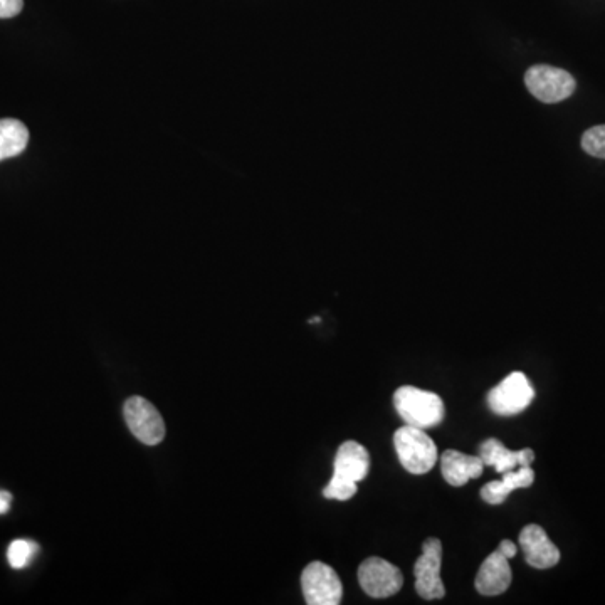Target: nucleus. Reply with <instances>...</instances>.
I'll return each instance as SVG.
<instances>
[{
	"label": "nucleus",
	"mask_w": 605,
	"mask_h": 605,
	"mask_svg": "<svg viewBox=\"0 0 605 605\" xmlns=\"http://www.w3.org/2000/svg\"><path fill=\"white\" fill-rule=\"evenodd\" d=\"M442 543L437 538H427L422 545V555L414 565L416 592L422 599H442L446 587L441 579Z\"/></svg>",
	"instance_id": "nucleus-8"
},
{
	"label": "nucleus",
	"mask_w": 605,
	"mask_h": 605,
	"mask_svg": "<svg viewBox=\"0 0 605 605\" xmlns=\"http://www.w3.org/2000/svg\"><path fill=\"white\" fill-rule=\"evenodd\" d=\"M535 399L530 380L523 372H513L488 392V406L498 416H516Z\"/></svg>",
	"instance_id": "nucleus-4"
},
{
	"label": "nucleus",
	"mask_w": 605,
	"mask_h": 605,
	"mask_svg": "<svg viewBox=\"0 0 605 605\" xmlns=\"http://www.w3.org/2000/svg\"><path fill=\"white\" fill-rule=\"evenodd\" d=\"M394 407L407 426L431 429L444 421L446 411L439 395L427 390L404 385L395 390Z\"/></svg>",
	"instance_id": "nucleus-1"
},
{
	"label": "nucleus",
	"mask_w": 605,
	"mask_h": 605,
	"mask_svg": "<svg viewBox=\"0 0 605 605\" xmlns=\"http://www.w3.org/2000/svg\"><path fill=\"white\" fill-rule=\"evenodd\" d=\"M582 148L592 157L605 160V125L589 128L582 137Z\"/></svg>",
	"instance_id": "nucleus-17"
},
{
	"label": "nucleus",
	"mask_w": 605,
	"mask_h": 605,
	"mask_svg": "<svg viewBox=\"0 0 605 605\" xmlns=\"http://www.w3.org/2000/svg\"><path fill=\"white\" fill-rule=\"evenodd\" d=\"M498 552L503 553V555L510 560V558H513L516 555V545L515 543L510 542V540H503V542L500 543Z\"/></svg>",
	"instance_id": "nucleus-20"
},
{
	"label": "nucleus",
	"mask_w": 605,
	"mask_h": 605,
	"mask_svg": "<svg viewBox=\"0 0 605 605\" xmlns=\"http://www.w3.org/2000/svg\"><path fill=\"white\" fill-rule=\"evenodd\" d=\"M37 550H39L37 543L29 540H14L7 550V558L12 569H26L32 558L36 557Z\"/></svg>",
	"instance_id": "nucleus-16"
},
{
	"label": "nucleus",
	"mask_w": 605,
	"mask_h": 605,
	"mask_svg": "<svg viewBox=\"0 0 605 605\" xmlns=\"http://www.w3.org/2000/svg\"><path fill=\"white\" fill-rule=\"evenodd\" d=\"M520 547L533 569H552L560 562V550L538 525H528L520 533Z\"/></svg>",
	"instance_id": "nucleus-9"
},
{
	"label": "nucleus",
	"mask_w": 605,
	"mask_h": 605,
	"mask_svg": "<svg viewBox=\"0 0 605 605\" xmlns=\"http://www.w3.org/2000/svg\"><path fill=\"white\" fill-rule=\"evenodd\" d=\"M301 589L306 604L338 605L342 602V582L337 572L327 563H310L301 574Z\"/></svg>",
	"instance_id": "nucleus-5"
},
{
	"label": "nucleus",
	"mask_w": 605,
	"mask_h": 605,
	"mask_svg": "<svg viewBox=\"0 0 605 605\" xmlns=\"http://www.w3.org/2000/svg\"><path fill=\"white\" fill-rule=\"evenodd\" d=\"M395 453L406 471L411 474H426L437 463L436 442L427 436L424 429L402 426L394 434Z\"/></svg>",
	"instance_id": "nucleus-2"
},
{
	"label": "nucleus",
	"mask_w": 605,
	"mask_h": 605,
	"mask_svg": "<svg viewBox=\"0 0 605 605\" xmlns=\"http://www.w3.org/2000/svg\"><path fill=\"white\" fill-rule=\"evenodd\" d=\"M479 458L483 459L484 466H493L496 473L513 471L516 466L527 468L535 461L533 449H521V451H510L500 439L491 437L479 446Z\"/></svg>",
	"instance_id": "nucleus-12"
},
{
	"label": "nucleus",
	"mask_w": 605,
	"mask_h": 605,
	"mask_svg": "<svg viewBox=\"0 0 605 605\" xmlns=\"http://www.w3.org/2000/svg\"><path fill=\"white\" fill-rule=\"evenodd\" d=\"M29 143V130L19 120H0V162L6 158L17 157L26 150Z\"/></svg>",
	"instance_id": "nucleus-15"
},
{
	"label": "nucleus",
	"mask_w": 605,
	"mask_h": 605,
	"mask_svg": "<svg viewBox=\"0 0 605 605\" xmlns=\"http://www.w3.org/2000/svg\"><path fill=\"white\" fill-rule=\"evenodd\" d=\"M511 580H513V574H511L508 558L496 550L495 553H491L490 557L484 558L474 584H476L479 594L493 597V595L506 592L511 585Z\"/></svg>",
	"instance_id": "nucleus-11"
},
{
	"label": "nucleus",
	"mask_w": 605,
	"mask_h": 605,
	"mask_svg": "<svg viewBox=\"0 0 605 605\" xmlns=\"http://www.w3.org/2000/svg\"><path fill=\"white\" fill-rule=\"evenodd\" d=\"M357 493V484L340 483L332 479L330 483L323 488V496L327 500L347 501L353 498Z\"/></svg>",
	"instance_id": "nucleus-18"
},
{
	"label": "nucleus",
	"mask_w": 605,
	"mask_h": 605,
	"mask_svg": "<svg viewBox=\"0 0 605 605\" xmlns=\"http://www.w3.org/2000/svg\"><path fill=\"white\" fill-rule=\"evenodd\" d=\"M533 481H535V471H533L532 466L520 468L516 473L515 471H506V473H503L501 481H491V483L484 484L483 490H481V498L488 505H501L511 495V491L518 490V488H530Z\"/></svg>",
	"instance_id": "nucleus-14"
},
{
	"label": "nucleus",
	"mask_w": 605,
	"mask_h": 605,
	"mask_svg": "<svg viewBox=\"0 0 605 605\" xmlns=\"http://www.w3.org/2000/svg\"><path fill=\"white\" fill-rule=\"evenodd\" d=\"M358 582L365 594L374 599H387L404 585V575L384 558L370 557L358 567Z\"/></svg>",
	"instance_id": "nucleus-7"
},
{
	"label": "nucleus",
	"mask_w": 605,
	"mask_h": 605,
	"mask_svg": "<svg viewBox=\"0 0 605 605\" xmlns=\"http://www.w3.org/2000/svg\"><path fill=\"white\" fill-rule=\"evenodd\" d=\"M24 7V0H0V19L16 17Z\"/></svg>",
	"instance_id": "nucleus-19"
},
{
	"label": "nucleus",
	"mask_w": 605,
	"mask_h": 605,
	"mask_svg": "<svg viewBox=\"0 0 605 605\" xmlns=\"http://www.w3.org/2000/svg\"><path fill=\"white\" fill-rule=\"evenodd\" d=\"M483 471V459L479 456H468L454 449H448L442 454L441 473L451 486H464L471 479H478Z\"/></svg>",
	"instance_id": "nucleus-13"
},
{
	"label": "nucleus",
	"mask_w": 605,
	"mask_h": 605,
	"mask_svg": "<svg viewBox=\"0 0 605 605\" xmlns=\"http://www.w3.org/2000/svg\"><path fill=\"white\" fill-rule=\"evenodd\" d=\"M370 469L369 451L355 441L343 442L335 456V481L358 484L367 478Z\"/></svg>",
	"instance_id": "nucleus-10"
},
{
	"label": "nucleus",
	"mask_w": 605,
	"mask_h": 605,
	"mask_svg": "<svg viewBox=\"0 0 605 605\" xmlns=\"http://www.w3.org/2000/svg\"><path fill=\"white\" fill-rule=\"evenodd\" d=\"M525 85L537 100L543 103H560L574 95L577 81L565 69L537 64L525 74Z\"/></svg>",
	"instance_id": "nucleus-3"
},
{
	"label": "nucleus",
	"mask_w": 605,
	"mask_h": 605,
	"mask_svg": "<svg viewBox=\"0 0 605 605\" xmlns=\"http://www.w3.org/2000/svg\"><path fill=\"white\" fill-rule=\"evenodd\" d=\"M12 496L7 491H0V515H4L11 508Z\"/></svg>",
	"instance_id": "nucleus-21"
},
{
	"label": "nucleus",
	"mask_w": 605,
	"mask_h": 605,
	"mask_svg": "<svg viewBox=\"0 0 605 605\" xmlns=\"http://www.w3.org/2000/svg\"><path fill=\"white\" fill-rule=\"evenodd\" d=\"M123 416L133 436L147 446H157L164 441V419L152 402L143 397H130L123 406Z\"/></svg>",
	"instance_id": "nucleus-6"
}]
</instances>
